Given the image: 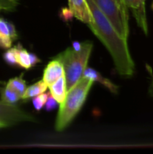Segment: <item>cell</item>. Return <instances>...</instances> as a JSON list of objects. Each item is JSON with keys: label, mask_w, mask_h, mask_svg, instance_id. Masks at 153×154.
<instances>
[{"label": "cell", "mask_w": 153, "mask_h": 154, "mask_svg": "<svg viewBox=\"0 0 153 154\" xmlns=\"http://www.w3.org/2000/svg\"><path fill=\"white\" fill-rule=\"evenodd\" d=\"M8 29H9V35L11 39L14 41H16L18 38L17 32H16V28H15L14 25L12 23L8 22Z\"/></svg>", "instance_id": "obj_21"}, {"label": "cell", "mask_w": 153, "mask_h": 154, "mask_svg": "<svg viewBox=\"0 0 153 154\" xmlns=\"http://www.w3.org/2000/svg\"><path fill=\"white\" fill-rule=\"evenodd\" d=\"M50 93L52 97L58 102V103L62 104L64 102L67 95V89H66V81L64 74L58 78L56 81L50 85Z\"/></svg>", "instance_id": "obj_10"}, {"label": "cell", "mask_w": 153, "mask_h": 154, "mask_svg": "<svg viewBox=\"0 0 153 154\" xmlns=\"http://www.w3.org/2000/svg\"><path fill=\"white\" fill-rule=\"evenodd\" d=\"M107 17L119 35L128 40L129 35L128 11L124 10L118 0H92Z\"/></svg>", "instance_id": "obj_4"}, {"label": "cell", "mask_w": 153, "mask_h": 154, "mask_svg": "<svg viewBox=\"0 0 153 154\" xmlns=\"http://www.w3.org/2000/svg\"><path fill=\"white\" fill-rule=\"evenodd\" d=\"M20 99H21L20 95L8 85H6L5 87L2 89L1 100L3 102L10 104H15Z\"/></svg>", "instance_id": "obj_13"}, {"label": "cell", "mask_w": 153, "mask_h": 154, "mask_svg": "<svg viewBox=\"0 0 153 154\" xmlns=\"http://www.w3.org/2000/svg\"><path fill=\"white\" fill-rule=\"evenodd\" d=\"M118 2L120 3V5H121L122 6V7H123V8H124V10L128 11V8H126V6L124 5V2H123V0H118Z\"/></svg>", "instance_id": "obj_26"}, {"label": "cell", "mask_w": 153, "mask_h": 154, "mask_svg": "<svg viewBox=\"0 0 153 154\" xmlns=\"http://www.w3.org/2000/svg\"><path fill=\"white\" fill-rule=\"evenodd\" d=\"M0 120L8 126L21 122H35L36 119L32 114L26 112L15 104H10L0 100Z\"/></svg>", "instance_id": "obj_5"}, {"label": "cell", "mask_w": 153, "mask_h": 154, "mask_svg": "<svg viewBox=\"0 0 153 154\" xmlns=\"http://www.w3.org/2000/svg\"><path fill=\"white\" fill-rule=\"evenodd\" d=\"M57 105H58V102L52 97L50 93H49V96H48V98L46 99V102L44 105L45 110L48 111V112H50V111L56 109L57 108Z\"/></svg>", "instance_id": "obj_20"}, {"label": "cell", "mask_w": 153, "mask_h": 154, "mask_svg": "<svg viewBox=\"0 0 153 154\" xmlns=\"http://www.w3.org/2000/svg\"><path fill=\"white\" fill-rule=\"evenodd\" d=\"M7 85L13 88L14 90H16L18 93L21 96L22 98V95L25 93L26 90V83L25 80L22 78V74L19 77H15V78H11L8 81Z\"/></svg>", "instance_id": "obj_14"}, {"label": "cell", "mask_w": 153, "mask_h": 154, "mask_svg": "<svg viewBox=\"0 0 153 154\" xmlns=\"http://www.w3.org/2000/svg\"><path fill=\"white\" fill-rule=\"evenodd\" d=\"M4 127H8L7 124H6L4 122L2 121V120H0V129H2V128H4Z\"/></svg>", "instance_id": "obj_25"}, {"label": "cell", "mask_w": 153, "mask_h": 154, "mask_svg": "<svg viewBox=\"0 0 153 154\" xmlns=\"http://www.w3.org/2000/svg\"><path fill=\"white\" fill-rule=\"evenodd\" d=\"M127 8L131 9L132 14L136 21L138 26L145 35H148V28L146 13V0H123Z\"/></svg>", "instance_id": "obj_6"}, {"label": "cell", "mask_w": 153, "mask_h": 154, "mask_svg": "<svg viewBox=\"0 0 153 154\" xmlns=\"http://www.w3.org/2000/svg\"><path fill=\"white\" fill-rule=\"evenodd\" d=\"M152 10H153V3H152Z\"/></svg>", "instance_id": "obj_27"}, {"label": "cell", "mask_w": 153, "mask_h": 154, "mask_svg": "<svg viewBox=\"0 0 153 154\" xmlns=\"http://www.w3.org/2000/svg\"><path fill=\"white\" fill-rule=\"evenodd\" d=\"M13 40L10 35L3 33H0V48L2 49H9L11 48Z\"/></svg>", "instance_id": "obj_18"}, {"label": "cell", "mask_w": 153, "mask_h": 154, "mask_svg": "<svg viewBox=\"0 0 153 154\" xmlns=\"http://www.w3.org/2000/svg\"><path fill=\"white\" fill-rule=\"evenodd\" d=\"M146 69L148 70V72H149L150 75H151V78H152V87H153V72H152V69H151L150 66H148V65H146Z\"/></svg>", "instance_id": "obj_24"}, {"label": "cell", "mask_w": 153, "mask_h": 154, "mask_svg": "<svg viewBox=\"0 0 153 154\" xmlns=\"http://www.w3.org/2000/svg\"><path fill=\"white\" fill-rule=\"evenodd\" d=\"M92 49V42L86 41L82 42L80 51H75L70 47L54 57L61 62L64 68L67 92L82 77Z\"/></svg>", "instance_id": "obj_3"}, {"label": "cell", "mask_w": 153, "mask_h": 154, "mask_svg": "<svg viewBox=\"0 0 153 154\" xmlns=\"http://www.w3.org/2000/svg\"><path fill=\"white\" fill-rule=\"evenodd\" d=\"M48 96H49V93H43L41 94L38 95V96H36L34 97H33L32 104L36 111H40V109H42L44 107L45 103L46 102V99L48 98Z\"/></svg>", "instance_id": "obj_17"}, {"label": "cell", "mask_w": 153, "mask_h": 154, "mask_svg": "<svg viewBox=\"0 0 153 154\" xmlns=\"http://www.w3.org/2000/svg\"><path fill=\"white\" fill-rule=\"evenodd\" d=\"M64 74V68L61 62L54 58L46 65L44 70L43 81L49 87L58 78H61Z\"/></svg>", "instance_id": "obj_8"}, {"label": "cell", "mask_w": 153, "mask_h": 154, "mask_svg": "<svg viewBox=\"0 0 153 154\" xmlns=\"http://www.w3.org/2000/svg\"><path fill=\"white\" fill-rule=\"evenodd\" d=\"M68 7L74 16L84 23L91 21L92 14L86 0H68Z\"/></svg>", "instance_id": "obj_7"}, {"label": "cell", "mask_w": 153, "mask_h": 154, "mask_svg": "<svg viewBox=\"0 0 153 154\" xmlns=\"http://www.w3.org/2000/svg\"><path fill=\"white\" fill-rule=\"evenodd\" d=\"M72 48H73L75 51H80L81 48H82V42H74L73 43H72Z\"/></svg>", "instance_id": "obj_23"}, {"label": "cell", "mask_w": 153, "mask_h": 154, "mask_svg": "<svg viewBox=\"0 0 153 154\" xmlns=\"http://www.w3.org/2000/svg\"><path fill=\"white\" fill-rule=\"evenodd\" d=\"M82 76L87 77V78H92V79L94 81V82L99 83V84H102L103 86H104L108 90L111 92L112 93L114 94H117L118 91V87L114 83H112L110 80H109L108 78H104V76H102L100 73H99L98 71H96L95 69H92V68H88L85 69L83 72V75Z\"/></svg>", "instance_id": "obj_9"}, {"label": "cell", "mask_w": 153, "mask_h": 154, "mask_svg": "<svg viewBox=\"0 0 153 154\" xmlns=\"http://www.w3.org/2000/svg\"><path fill=\"white\" fill-rule=\"evenodd\" d=\"M92 14L88 23L90 29L107 49L120 76L130 78L135 71V65L129 51L127 40L122 38L103 12L92 0H86Z\"/></svg>", "instance_id": "obj_1"}, {"label": "cell", "mask_w": 153, "mask_h": 154, "mask_svg": "<svg viewBox=\"0 0 153 154\" xmlns=\"http://www.w3.org/2000/svg\"><path fill=\"white\" fill-rule=\"evenodd\" d=\"M16 61L18 66L25 69H29L32 68L31 61H30L29 52L24 49L20 44L16 45Z\"/></svg>", "instance_id": "obj_12"}, {"label": "cell", "mask_w": 153, "mask_h": 154, "mask_svg": "<svg viewBox=\"0 0 153 154\" xmlns=\"http://www.w3.org/2000/svg\"><path fill=\"white\" fill-rule=\"evenodd\" d=\"M94 84L92 78L82 76L68 91L60 104L55 123V129L62 132L70 124L83 106L89 90Z\"/></svg>", "instance_id": "obj_2"}, {"label": "cell", "mask_w": 153, "mask_h": 154, "mask_svg": "<svg viewBox=\"0 0 153 154\" xmlns=\"http://www.w3.org/2000/svg\"><path fill=\"white\" fill-rule=\"evenodd\" d=\"M47 84L43 80L38 81V82L34 83V84H32L31 86L27 87L21 99L26 100L27 99H30V98H33L36 96H38V95L44 93L46 89H47Z\"/></svg>", "instance_id": "obj_11"}, {"label": "cell", "mask_w": 153, "mask_h": 154, "mask_svg": "<svg viewBox=\"0 0 153 154\" xmlns=\"http://www.w3.org/2000/svg\"><path fill=\"white\" fill-rule=\"evenodd\" d=\"M29 57H30V61H31L32 67L36 66L38 63L41 62V60L37 57V55H35V54H33V53H29Z\"/></svg>", "instance_id": "obj_22"}, {"label": "cell", "mask_w": 153, "mask_h": 154, "mask_svg": "<svg viewBox=\"0 0 153 154\" xmlns=\"http://www.w3.org/2000/svg\"><path fill=\"white\" fill-rule=\"evenodd\" d=\"M3 59L8 65L10 66H19L16 61V47L10 48L3 54Z\"/></svg>", "instance_id": "obj_15"}, {"label": "cell", "mask_w": 153, "mask_h": 154, "mask_svg": "<svg viewBox=\"0 0 153 154\" xmlns=\"http://www.w3.org/2000/svg\"><path fill=\"white\" fill-rule=\"evenodd\" d=\"M74 17V16L73 12L70 10L69 8H62L59 12V17L62 19V20L65 23L71 21Z\"/></svg>", "instance_id": "obj_19"}, {"label": "cell", "mask_w": 153, "mask_h": 154, "mask_svg": "<svg viewBox=\"0 0 153 154\" xmlns=\"http://www.w3.org/2000/svg\"><path fill=\"white\" fill-rule=\"evenodd\" d=\"M20 0H0V10L6 12L15 11Z\"/></svg>", "instance_id": "obj_16"}]
</instances>
